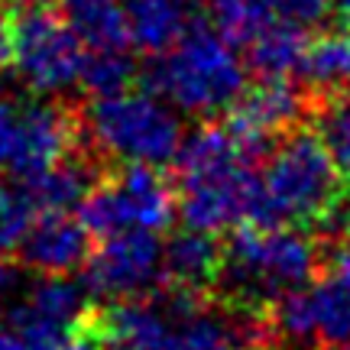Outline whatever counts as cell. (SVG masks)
Instances as JSON below:
<instances>
[{
    "label": "cell",
    "mask_w": 350,
    "mask_h": 350,
    "mask_svg": "<svg viewBox=\"0 0 350 350\" xmlns=\"http://www.w3.org/2000/svg\"><path fill=\"white\" fill-rule=\"evenodd\" d=\"M344 175L331 163L312 124L286 130L260 163L250 224L256 227H327L344 198Z\"/></svg>",
    "instance_id": "obj_1"
},
{
    "label": "cell",
    "mask_w": 350,
    "mask_h": 350,
    "mask_svg": "<svg viewBox=\"0 0 350 350\" xmlns=\"http://www.w3.org/2000/svg\"><path fill=\"white\" fill-rule=\"evenodd\" d=\"M175 163V211L185 227L221 234L250 217L256 165L240 156L224 124H201L182 133Z\"/></svg>",
    "instance_id": "obj_2"
},
{
    "label": "cell",
    "mask_w": 350,
    "mask_h": 350,
    "mask_svg": "<svg viewBox=\"0 0 350 350\" xmlns=\"http://www.w3.org/2000/svg\"><path fill=\"white\" fill-rule=\"evenodd\" d=\"M325 269V237L308 227H230L221 240L214 299L269 305L292 288L314 282Z\"/></svg>",
    "instance_id": "obj_3"
},
{
    "label": "cell",
    "mask_w": 350,
    "mask_h": 350,
    "mask_svg": "<svg viewBox=\"0 0 350 350\" xmlns=\"http://www.w3.org/2000/svg\"><path fill=\"white\" fill-rule=\"evenodd\" d=\"M143 88L163 100H172L185 113L211 117L227 111L247 88V65L204 20L185 29L172 49L152 55L139 72Z\"/></svg>",
    "instance_id": "obj_4"
},
{
    "label": "cell",
    "mask_w": 350,
    "mask_h": 350,
    "mask_svg": "<svg viewBox=\"0 0 350 350\" xmlns=\"http://www.w3.org/2000/svg\"><path fill=\"white\" fill-rule=\"evenodd\" d=\"M85 137L107 163H172L182 143V120L150 91H117L81 107Z\"/></svg>",
    "instance_id": "obj_5"
},
{
    "label": "cell",
    "mask_w": 350,
    "mask_h": 350,
    "mask_svg": "<svg viewBox=\"0 0 350 350\" xmlns=\"http://www.w3.org/2000/svg\"><path fill=\"white\" fill-rule=\"evenodd\" d=\"M175 188L159 175V165L120 163L88 191L78 204V221L94 237H111L130 227L163 230L172 224Z\"/></svg>",
    "instance_id": "obj_6"
},
{
    "label": "cell",
    "mask_w": 350,
    "mask_h": 350,
    "mask_svg": "<svg viewBox=\"0 0 350 350\" xmlns=\"http://www.w3.org/2000/svg\"><path fill=\"white\" fill-rule=\"evenodd\" d=\"M85 62L81 39L46 0L26 3L13 20V65L36 94H62L78 85Z\"/></svg>",
    "instance_id": "obj_7"
},
{
    "label": "cell",
    "mask_w": 350,
    "mask_h": 350,
    "mask_svg": "<svg viewBox=\"0 0 350 350\" xmlns=\"http://www.w3.org/2000/svg\"><path fill=\"white\" fill-rule=\"evenodd\" d=\"M85 286L91 295L130 299L146 295L163 282V240L156 230L130 227L111 237H100L85 262Z\"/></svg>",
    "instance_id": "obj_8"
},
{
    "label": "cell",
    "mask_w": 350,
    "mask_h": 350,
    "mask_svg": "<svg viewBox=\"0 0 350 350\" xmlns=\"http://www.w3.org/2000/svg\"><path fill=\"white\" fill-rule=\"evenodd\" d=\"M85 139L81 107L68 100H33L20 104V126H16V150L10 169L16 178H29L59 163L68 150Z\"/></svg>",
    "instance_id": "obj_9"
},
{
    "label": "cell",
    "mask_w": 350,
    "mask_h": 350,
    "mask_svg": "<svg viewBox=\"0 0 350 350\" xmlns=\"http://www.w3.org/2000/svg\"><path fill=\"white\" fill-rule=\"evenodd\" d=\"M94 250V234L68 211H39L16 243V256L39 275H68Z\"/></svg>",
    "instance_id": "obj_10"
},
{
    "label": "cell",
    "mask_w": 350,
    "mask_h": 350,
    "mask_svg": "<svg viewBox=\"0 0 350 350\" xmlns=\"http://www.w3.org/2000/svg\"><path fill=\"white\" fill-rule=\"evenodd\" d=\"M130 42L146 55L172 49L185 29L201 20V0H120Z\"/></svg>",
    "instance_id": "obj_11"
},
{
    "label": "cell",
    "mask_w": 350,
    "mask_h": 350,
    "mask_svg": "<svg viewBox=\"0 0 350 350\" xmlns=\"http://www.w3.org/2000/svg\"><path fill=\"white\" fill-rule=\"evenodd\" d=\"M217 266H221V240H217V234L188 227L182 234H175L169 243H163L165 282L211 292Z\"/></svg>",
    "instance_id": "obj_12"
},
{
    "label": "cell",
    "mask_w": 350,
    "mask_h": 350,
    "mask_svg": "<svg viewBox=\"0 0 350 350\" xmlns=\"http://www.w3.org/2000/svg\"><path fill=\"white\" fill-rule=\"evenodd\" d=\"M299 81L312 94H331L350 88V26L327 29L305 42L299 62Z\"/></svg>",
    "instance_id": "obj_13"
},
{
    "label": "cell",
    "mask_w": 350,
    "mask_h": 350,
    "mask_svg": "<svg viewBox=\"0 0 350 350\" xmlns=\"http://www.w3.org/2000/svg\"><path fill=\"white\" fill-rule=\"evenodd\" d=\"M68 29L88 49H126L130 29L120 0H59Z\"/></svg>",
    "instance_id": "obj_14"
},
{
    "label": "cell",
    "mask_w": 350,
    "mask_h": 350,
    "mask_svg": "<svg viewBox=\"0 0 350 350\" xmlns=\"http://www.w3.org/2000/svg\"><path fill=\"white\" fill-rule=\"evenodd\" d=\"M201 13L230 49H247L266 26L282 16L275 0H201Z\"/></svg>",
    "instance_id": "obj_15"
},
{
    "label": "cell",
    "mask_w": 350,
    "mask_h": 350,
    "mask_svg": "<svg viewBox=\"0 0 350 350\" xmlns=\"http://www.w3.org/2000/svg\"><path fill=\"white\" fill-rule=\"evenodd\" d=\"M308 26L279 16L247 46V68L256 78L266 75H292L301 62V52L308 42Z\"/></svg>",
    "instance_id": "obj_16"
},
{
    "label": "cell",
    "mask_w": 350,
    "mask_h": 350,
    "mask_svg": "<svg viewBox=\"0 0 350 350\" xmlns=\"http://www.w3.org/2000/svg\"><path fill=\"white\" fill-rule=\"evenodd\" d=\"M308 299H312L318 344L321 347L350 344V282L325 273L308 282Z\"/></svg>",
    "instance_id": "obj_17"
},
{
    "label": "cell",
    "mask_w": 350,
    "mask_h": 350,
    "mask_svg": "<svg viewBox=\"0 0 350 350\" xmlns=\"http://www.w3.org/2000/svg\"><path fill=\"white\" fill-rule=\"evenodd\" d=\"M308 124L321 137L331 163L338 165V172L350 178V88L347 91H331V94H314Z\"/></svg>",
    "instance_id": "obj_18"
},
{
    "label": "cell",
    "mask_w": 350,
    "mask_h": 350,
    "mask_svg": "<svg viewBox=\"0 0 350 350\" xmlns=\"http://www.w3.org/2000/svg\"><path fill=\"white\" fill-rule=\"evenodd\" d=\"M137 65L133 59H126L124 49H91V55H85L81 62L78 81L91 98H104V94L126 91L130 81H137Z\"/></svg>",
    "instance_id": "obj_19"
},
{
    "label": "cell",
    "mask_w": 350,
    "mask_h": 350,
    "mask_svg": "<svg viewBox=\"0 0 350 350\" xmlns=\"http://www.w3.org/2000/svg\"><path fill=\"white\" fill-rule=\"evenodd\" d=\"M172 350H237L230 331H227L224 312H221V305H217L214 295L204 308H198L195 314H188V318L178 321Z\"/></svg>",
    "instance_id": "obj_20"
},
{
    "label": "cell",
    "mask_w": 350,
    "mask_h": 350,
    "mask_svg": "<svg viewBox=\"0 0 350 350\" xmlns=\"http://www.w3.org/2000/svg\"><path fill=\"white\" fill-rule=\"evenodd\" d=\"M36 214L39 208L23 178H16V175L0 178V256L16 250V243L26 234V227L33 224Z\"/></svg>",
    "instance_id": "obj_21"
},
{
    "label": "cell",
    "mask_w": 350,
    "mask_h": 350,
    "mask_svg": "<svg viewBox=\"0 0 350 350\" xmlns=\"http://www.w3.org/2000/svg\"><path fill=\"white\" fill-rule=\"evenodd\" d=\"M16 126H20V104L0 94V172L10 169L13 150H16Z\"/></svg>",
    "instance_id": "obj_22"
},
{
    "label": "cell",
    "mask_w": 350,
    "mask_h": 350,
    "mask_svg": "<svg viewBox=\"0 0 350 350\" xmlns=\"http://www.w3.org/2000/svg\"><path fill=\"white\" fill-rule=\"evenodd\" d=\"M282 16L295 20L301 26H314L327 16V0H275Z\"/></svg>",
    "instance_id": "obj_23"
},
{
    "label": "cell",
    "mask_w": 350,
    "mask_h": 350,
    "mask_svg": "<svg viewBox=\"0 0 350 350\" xmlns=\"http://www.w3.org/2000/svg\"><path fill=\"white\" fill-rule=\"evenodd\" d=\"M13 65V20L7 16L0 3V72H7Z\"/></svg>",
    "instance_id": "obj_24"
},
{
    "label": "cell",
    "mask_w": 350,
    "mask_h": 350,
    "mask_svg": "<svg viewBox=\"0 0 350 350\" xmlns=\"http://www.w3.org/2000/svg\"><path fill=\"white\" fill-rule=\"evenodd\" d=\"M0 350H33V347H29V344L7 325V327H0Z\"/></svg>",
    "instance_id": "obj_25"
},
{
    "label": "cell",
    "mask_w": 350,
    "mask_h": 350,
    "mask_svg": "<svg viewBox=\"0 0 350 350\" xmlns=\"http://www.w3.org/2000/svg\"><path fill=\"white\" fill-rule=\"evenodd\" d=\"M16 279H20L16 266H13V262H7L3 256H0V295H3V292H13Z\"/></svg>",
    "instance_id": "obj_26"
},
{
    "label": "cell",
    "mask_w": 350,
    "mask_h": 350,
    "mask_svg": "<svg viewBox=\"0 0 350 350\" xmlns=\"http://www.w3.org/2000/svg\"><path fill=\"white\" fill-rule=\"evenodd\" d=\"M327 16H334L338 26H350V0H327Z\"/></svg>",
    "instance_id": "obj_27"
},
{
    "label": "cell",
    "mask_w": 350,
    "mask_h": 350,
    "mask_svg": "<svg viewBox=\"0 0 350 350\" xmlns=\"http://www.w3.org/2000/svg\"><path fill=\"white\" fill-rule=\"evenodd\" d=\"M7 3H13V7L20 10V7H26V3H39V0H7Z\"/></svg>",
    "instance_id": "obj_28"
},
{
    "label": "cell",
    "mask_w": 350,
    "mask_h": 350,
    "mask_svg": "<svg viewBox=\"0 0 350 350\" xmlns=\"http://www.w3.org/2000/svg\"><path fill=\"white\" fill-rule=\"evenodd\" d=\"M327 350H350V344H338V347H327Z\"/></svg>",
    "instance_id": "obj_29"
}]
</instances>
